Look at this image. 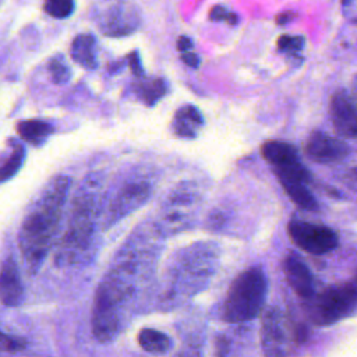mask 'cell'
Masks as SVG:
<instances>
[{"instance_id": "obj_1", "label": "cell", "mask_w": 357, "mask_h": 357, "mask_svg": "<svg viewBox=\"0 0 357 357\" xmlns=\"http://www.w3.org/2000/svg\"><path fill=\"white\" fill-rule=\"evenodd\" d=\"M70 188L67 176L54 177L26 213L20 230V250L26 271L36 273L52 245Z\"/></svg>"}, {"instance_id": "obj_2", "label": "cell", "mask_w": 357, "mask_h": 357, "mask_svg": "<svg viewBox=\"0 0 357 357\" xmlns=\"http://www.w3.org/2000/svg\"><path fill=\"white\" fill-rule=\"evenodd\" d=\"M268 282L259 266L243 271L230 284L223 303L222 318L229 324L254 319L264 307Z\"/></svg>"}, {"instance_id": "obj_3", "label": "cell", "mask_w": 357, "mask_h": 357, "mask_svg": "<svg viewBox=\"0 0 357 357\" xmlns=\"http://www.w3.org/2000/svg\"><path fill=\"white\" fill-rule=\"evenodd\" d=\"M95 181L88 178L74 199L68 229L61 241L60 257L66 261L73 259L88 245L95 216Z\"/></svg>"}, {"instance_id": "obj_4", "label": "cell", "mask_w": 357, "mask_h": 357, "mask_svg": "<svg viewBox=\"0 0 357 357\" xmlns=\"http://www.w3.org/2000/svg\"><path fill=\"white\" fill-rule=\"evenodd\" d=\"M310 300H312L310 307L311 321L318 326H329L354 312L357 291L353 283H343L328 287Z\"/></svg>"}, {"instance_id": "obj_5", "label": "cell", "mask_w": 357, "mask_h": 357, "mask_svg": "<svg viewBox=\"0 0 357 357\" xmlns=\"http://www.w3.org/2000/svg\"><path fill=\"white\" fill-rule=\"evenodd\" d=\"M121 294L123 291L112 279L99 284L92 312V329L100 342L110 340L117 332V305L121 301Z\"/></svg>"}, {"instance_id": "obj_6", "label": "cell", "mask_w": 357, "mask_h": 357, "mask_svg": "<svg viewBox=\"0 0 357 357\" xmlns=\"http://www.w3.org/2000/svg\"><path fill=\"white\" fill-rule=\"evenodd\" d=\"M287 230L293 243L303 251L312 255L328 254L339 244L337 234L328 226L293 220L289 223Z\"/></svg>"}, {"instance_id": "obj_7", "label": "cell", "mask_w": 357, "mask_h": 357, "mask_svg": "<svg viewBox=\"0 0 357 357\" xmlns=\"http://www.w3.org/2000/svg\"><path fill=\"white\" fill-rule=\"evenodd\" d=\"M287 324L280 310L271 308L265 312L261 326V344L265 357H284L290 340L286 332Z\"/></svg>"}, {"instance_id": "obj_8", "label": "cell", "mask_w": 357, "mask_h": 357, "mask_svg": "<svg viewBox=\"0 0 357 357\" xmlns=\"http://www.w3.org/2000/svg\"><path fill=\"white\" fill-rule=\"evenodd\" d=\"M305 155L317 163L340 162L350 153V146L335 137L322 131H314L305 142Z\"/></svg>"}, {"instance_id": "obj_9", "label": "cell", "mask_w": 357, "mask_h": 357, "mask_svg": "<svg viewBox=\"0 0 357 357\" xmlns=\"http://www.w3.org/2000/svg\"><path fill=\"white\" fill-rule=\"evenodd\" d=\"M329 117L336 132L346 138H356L357 135V113L353 98L347 91L340 89L331 96Z\"/></svg>"}, {"instance_id": "obj_10", "label": "cell", "mask_w": 357, "mask_h": 357, "mask_svg": "<svg viewBox=\"0 0 357 357\" xmlns=\"http://www.w3.org/2000/svg\"><path fill=\"white\" fill-rule=\"evenodd\" d=\"M149 183L144 180H135L127 183L116 195L114 201L106 215V226L116 223L119 219L130 213L132 209L138 208L149 197Z\"/></svg>"}, {"instance_id": "obj_11", "label": "cell", "mask_w": 357, "mask_h": 357, "mask_svg": "<svg viewBox=\"0 0 357 357\" xmlns=\"http://www.w3.org/2000/svg\"><path fill=\"white\" fill-rule=\"evenodd\" d=\"M283 271L287 283L298 297L310 300L314 296L312 275L298 255L289 254L283 261Z\"/></svg>"}, {"instance_id": "obj_12", "label": "cell", "mask_w": 357, "mask_h": 357, "mask_svg": "<svg viewBox=\"0 0 357 357\" xmlns=\"http://www.w3.org/2000/svg\"><path fill=\"white\" fill-rule=\"evenodd\" d=\"M262 158L272 166L275 174L286 173L301 165L297 149L283 141H268L261 146Z\"/></svg>"}, {"instance_id": "obj_13", "label": "cell", "mask_w": 357, "mask_h": 357, "mask_svg": "<svg viewBox=\"0 0 357 357\" xmlns=\"http://www.w3.org/2000/svg\"><path fill=\"white\" fill-rule=\"evenodd\" d=\"M24 289L18 266L14 258H7L0 268V303L6 307H17L22 301Z\"/></svg>"}, {"instance_id": "obj_14", "label": "cell", "mask_w": 357, "mask_h": 357, "mask_svg": "<svg viewBox=\"0 0 357 357\" xmlns=\"http://www.w3.org/2000/svg\"><path fill=\"white\" fill-rule=\"evenodd\" d=\"M137 25H138L137 11L126 6H117V7H113L106 14L100 26L106 35L119 36V35H127L132 32L137 28Z\"/></svg>"}, {"instance_id": "obj_15", "label": "cell", "mask_w": 357, "mask_h": 357, "mask_svg": "<svg viewBox=\"0 0 357 357\" xmlns=\"http://www.w3.org/2000/svg\"><path fill=\"white\" fill-rule=\"evenodd\" d=\"M202 126V116L197 107L185 105L176 112L173 119V131L176 135L183 138H194L198 128Z\"/></svg>"}, {"instance_id": "obj_16", "label": "cell", "mask_w": 357, "mask_h": 357, "mask_svg": "<svg viewBox=\"0 0 357 357\" xmlns=\"http://www.w3.org/2000/svg\"><path fill=\"white\" fill-rule=\"evenodd\" d=\"M70 54L75 63L85 68H95L96 61V40L89 33H81L74 38Z\"/></svg>"}, {"instance_id": "obj_17", "label": "cell", "mask_w": 357, "mask_h": 357, "mask_svg": "<svg viewBox=\"0 0 357 357\" xmlns=\"http://www.w3.org/2000/svg\"><path fill=\"white\" fill-rule=\"evenodd\" d=\"M17 132L24 141L40 145L53 132V127L43 120H22L17 124Z\"/></svg>"}, {"instance_id": "obj_18", "label": "cell", "mask_w": 357, "mask_h": 357, "mask_svg": "<svg viewBox=\"0 0 357 357\" xmlns=\"http://www.w3.org/2000/svg\"><path fill=\"white\" fill-rule=\"evenodd\" d=\"M138 343L141 349L151 354H165L172 347L170 339L163 332L151 328L141 329L138 333Z\"/></svg>"}, {"instance_id": "obj_19", "label": "cell", "mask_w": 357, "mask_h": 357, "mask_svg": "<svg viewBox=\"0 0 357 357\" xmlns=\"http://www.w3.org/2000/svg\"><path fill=\"white\" fill-rule=\"evenodd\" d=\"M283 190L289 195V198L301 209L304 211H317L318 202L311 194V191L307 188L304 183L298 181H280Z\"/></svg>"}, {"instance_id": "obj_20", "label": "cell", "mask_w": 357, "mask_h": 357, "mask_svg": "<svg viewBox=\"0 0 357 357\" xmlns=\"http://www.w3.org/2000/svg\"><path fill=\"white\" fill-rule=\"evenodd\" d=\"M137 93L145 105L152 106L166 93V82L162 78L145 81L137 86Z\"/></svg>"}, {"instance_id": "obj_21", "label": "cell", "mask_w": 357, "mask_h": 357, "mask_svg": "<svg viewBox=\"0 0 357 357\" xmlns=\"http://www.w3.org/2000/svg\"><path fill=\"white\" fill-rule=\"evenodd\" d=\"M25 159V149L21 144H14L10 156L0 165V183L10 180L22 166Z\"/></svg>"}, {"instance_id": "obj_22", "label": "cell", "mask_w": 357, "mask_h": 357, "mask_svg": "<svg viewBox=\"0 0 357 357\" xmlns=\"http://www.w3.org/2000/svg\"><path fill=\"white\" fill-rule=\"evenodd\" d=\"M43 10L53 18H67L74 11V0H45Z\"/></svg>"}, {"instance_id": "obj_23", "label": "cell", "mask_w": 357, "mask_h": 357, "mask_svg": "<svg viewBox=\"0 0 357 357\" xmlns=\"http://www.w3.org/2000/svg\"><path fill=\"white\" fill-rule=\"evenodd\" d=\"M49 74H50V78L54 84L57 85H63L66 84L68 79H70V68L66 64V61L61 59V57H54L49 61Z\"/></svg>"}, {"instance_id": "obj_24", "label": "cell", "mask_w": 357, "mask_h": 357, "mask_svg": "<svg viewBox=\"0 0 357 357\" xmlns=\"http://www.w3.org/2000/svg\"><path fill=\"white\" fill-rule=\"evenodd\" d=\"M278 49L286 53H297L304 46V38L303 36H289L283 35L278 39Z\"/></svg>"}, {"instance_id": "obj_25", "label": "cell", "mask_w": 357, "mask_h": 357, "mask_svg": "<svg viewBox=\"0 0 357 357\" xmlns=\"http://www.w3.org/2000/svg\"><path fill=\"white\" fill-rule=\"evenodd\" d=\"M209 17H211V20H213V21H222V20H225V21H227V22L231 24V25L237 24V21H238V18H237L236 14L230 13L229 10H226V8L222 7V6H215V7H212V10H211V13H209Z\"/></svg>"}, {"instance_id": "obj_26", "label": "cell", "mask_w": 357, "mask_h": 357, "mask_svg": "<svg viewBox=\"0 0 357 357\" xmlns=\"http://www.w3.org/2000/svg\"><path fill=\"white\" fill-rule=\"evenodd\" d=\"M0 347L10 350V351H15V350H20L24 347V342L17 337H10L0 332Z\"/></svg>"}, {"instance_id": "obj_27", "label": "cell", "mask_w": 357, "mask_h": 357, "mask_svg": "<svg viewBox=\"0 0 357 357\" xmlns=\"http://www.w3.org/2000/svg\"><path fill=\"white\" fill-rule=\"evenodd\" d=\"M128 61H130V68L131 71L134 73V75H138L141 77L144 74L142 71V67H141V61H139V57H138V53L134 52L128 56Z\"/></svg>"}, {"instance_id": "obj_28", "label": "cell", "mask_w": 357, "mask_h": 357, "mask_svg": "<svg viewBox=\"0 0 357 357\" xmlns=\"http://www.w3.org/2000/svg\"><path fill=\"white\" fill-rule=\"evenodd\" d=\"M181 60H183L187 66H190V67H192V68H195V67L199 64L198 56L194 54V53H188V52H183Z\"/></svg>"}, {"instance_id": "obj_29", "label": "cell", "mask_w": 357, "mask_h": 357, "mask_svg": "<svg viewBox=\"0 0 357 357\" xmlns=\"http://www.w3.org/2000/svg\"><path fill=\"white\" fill-rule=\"evenodd\" d=\"M191 46H192V42H191L190 38H187V36H180V38H178V40H177V49H178L180 52H187L188 49H191Z\"/></svg>"}, {"instance_id": "obj_30", "label": "cell", "mask_w": 357, "mask_h": 357, "mask_svg": "<svg viewBox=\"0 0 357 357\" xmlns=\"http://www.w3.org/2000/svg\"><path fill=\"white\" fill-rule=\"evenodd\" d=\"M289 20H291V14H290V13H283V14H280V15L276 18L278 24H280V25L286 24Z\"/></svg>"}, {"instance_id": "obj_31", "label": "cell", "mask_w": 357, "mask_h": 357, "mask_svg": "<svg viewBox=\"0 0 357 357\" xmlns=\"http://www.w3.org/2000/svg\"><path fill=\"white\" fill-rule=\"evenodd\" d=\"M342 3H343V4H347V3H350V0H342Z\"/></svg>"}]
</instances>
